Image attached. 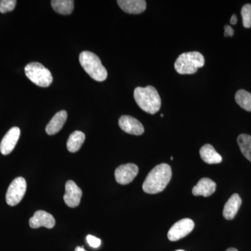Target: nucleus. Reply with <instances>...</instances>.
<instances>
[{
	"mask_svg": "<svg viewBox=\"0 0 251 251\" xmlns=\"http://www.w3.org/2000/svg\"><path fill=\"white\" fill-rule=\"evenodd\" d=\"M79 61L84 70L94 80L103 82L108 77V72L97 54L89 51L81 52Z\"/></svg>",
	"mask_w": 251,
	"mask_h": 251,
	"instance_id": "7ed1b4c3",
	"label": "nucleus"
},
{
	"mask_svg": "<svg viewBox=\"0 0 251 251\" xmlns=\"http://www.w3.org/2000/svg\"><path fill=\"white\" fill-rule=\"evenodd\" d=\"M27 190V182L23 177L16 178L11 183L6 194V203L9 206L17 205L22 201Z\"/></svg>",
	"mask_w": 251,
	"mask_h": 251,
	"instance_id": "423d86ee",
	"label": "nucleus"
},
{
	"mask_svg": "<svg viewBox=\"0 0 251 251\" xmlns=\"http://www.w3.org/2000/svg\"><path fill=\"white\" fill-rule=\"evenodd\" d=\"M133 96L135 102L143 111L150 115H154L159 111L161 106V99L158 91L153 86L136 87Z\"/></svg>",
	"mask_w": 251,
	"mask_h": 251,
	"instance_id": "f03ea898",
	"label": "nucleus"
},
{
	"mask_svg": "<svg viewBox=\"0 0 251 251\" xmlns=\"http://www.w3.org/2000/svg\"><path fill=\"white\" fill-rule=\"evenodd\" d=\"M75 251H86L83 247H77Z\"/></svg>",
	"mask_w": 251,
	"mask_h": 251,
	"instance_id": "bb28decb",
	"label": "nucleus"
},
{
	"mask_svg": "<svg viewBox=\"0 0 251 251\" xmlns=\"http://www.w3.org/2000/svg\"><path fill=\"white\" fill-rule=\"evenodd\" d=\"M204 65V57L201 52H188L180 54L175 63V69L181 75L194 74Z\"/></svg>",
	"mask_w": 251,
	"mask_h": 251,
	"instance_id": "20e7f679",
	"label": "nucleus"
},
{
	"mask_svg": "<svg viewBox=\"0 0 251 251\" xmlns=\"http://www.w3.org/2000/svg\"><path fill=\"white\" fill-rule=\"evenodd\" d=\"M226 251H238L237 249H234V248H229V249H227Z\"/></svg>",
	"mask_w": 251,
	"mask_h": 251,
	"instance_id": "cd10ccee",
	"label": "nucleus"
},
{
	"mask_svg": "<svg viewBox=\"0 0 251 251\" xmlns=\"http://www.w3.org/2000/svg\"><path fill=\"white\" fill-rule=\"evenodd\" d=\"M237 143L243 155L251 162V135H239L238 136Z\"/></svg>",
	"mask_w": 251,
	"mask_h": 251,
	"instance_id": "aec40b11",
	"label": "nucleus"
},
{
	"mask_svg": "<svg viewBox=\"0 0 251 251\" xmlns=\"http://www.w3.org/2000/svg\"><path fill=\"white\" fill-rule=\"evenodd\" d=\"M29 226L34 229L41 227L51 229L55 226V219L49 213L39 210L36 211L34 216L29 219Z\"/></svg>",
	"mask_w": 251,
	"mask_h": 251,
	"instance_id": "f8f14e48",
	"label": "nucleus"
},
{
	"mask_svg": "<svg viewBox=\"0 0 251 251\" xmlns=\"http://www.w3.org/2000/svg\"><path fill=\"white\" fill-rule=\"evenodd\" d=\"M225 34L224 36H232L234 35V29H232V27L229 25H225Z\"/></svg>",
	"mask_w": 251,
	"mask_h": 251,
	"instance_id": "393cba45",
	"label": "nucleus"
},
{
	"mask_svg": "<svg viewBox=\"0 0 251 251\" xmlns=\"http://www.w3.org/2000/svg\"><path fill=\"white\" fill-rule=\"evenodd\" d=\"M21 135V130L18 127H13L4 135L0 143V151L3 155H8L14 150Z\"/></svg>",
	"mask_w": 251,
	"mask_h": 251,
	"instance_id": "9b49d317",
	"label": "nucleus"
},
{
	"mask_svg": "<svg viewBox=\"0 0 251 251\" xmlns=\"http://www.w3.org/2000/svg\"><path fill=\"white\" fill-rule=\"evenodd\" d=\"M172 178V169L169 165L161 163L153 168L144 181L143 189L148 194L162 192Z\"/></svg>",
	"mask_w": 251,
	"mask_h": 251,
	"instance_id": "f257e3e1",
	"label": "nucleus"
},
{
	"mask_svg": "<svg viewBox=\"0 0 251 251\" xmlns=\"http://www.w3.org/2000/svg\"><path fill=\"white\" fill-rule=\"evenodd\" d=\"M82 192L77 184L72 180H69L65 185V194L64 201L68 206L75 208L80 204Z\"/></svg>",
	"mask_w": 251,
	"mask_h": 251,
	"instance_id": "1a4fd4ad",
	"label": "nucleus"
},
{
	"mask_svg": "<svg viewBox=\"0 0 251 251\" xmlns=\"http://www.w3.org/2000/svg\"><path fill=\"white\" fill-rule=\"evenodd\" d=\"M87 242L91 247L94 248V249L99 248L101 244V241L100 239L92 235L87 236Z\"/></svg>",
	"mask_w": 251,
	"mask_h": 251,
	"instance_id": "b1692460",
	"label": "nucleus"
},
{
	"mask_svg": "<svg viewBox=\"0 0 251 251\" xmlns=\"http://www.w3.org/2000/svg\"><path fill=\"white\" fill-rule=\"evenodd\" d=\"M200 155L202 161L207 164H218L222 162V157L216 151L214 147L209 144H206L201 148Z\"/></svg>",
	"mask_w": 251,
	"mask_h": 251,
	"instance_id": "f3484780",
	"label": "nucleus"
},
{
	"mask_svg": "<svg viewBox=\"0 0 251 251\" xmlns=\"http://www.w3.org/2000/svg\"><path fill=\"white\" fill-rule=\"evenodd\" d=\"M161 117H163V114H161Z\"/></svg>",
	"mask_w": 251,
	"mask_h": 251,
	"instance_id": "c85d7f7f",
	"label": "nucleus"
},
{
	"mask_svg": "<svg viewBox=\"0 0 251 251\" xmlns=\"http://www.w3.org/2000/svg\"><path fill=\"white\" fill-rule=\"evenodd\" d=\"M85 140V133L80 130H75L70 135L68 139L67 150L72 153L76 152L83 145Z\"/></svg>",
	"mask_w": 251,
	"mask_h": 251,
	"instance_id": "a211bd4d",
	"label": "nucleus"
},
{
	"mask_svg": "<svg viewBox=\"0 0 251 251\" xmlns=\"http://www.w3.org/2000/svg\"><path fill=\"white\" fill-rule=\"evenodd\" d=\"M241 14L242 16L243 25L246 28L251 27V4H247L243 6Z\"/></svg>",
	"mask_w": 251,
	"mask_h": 251,
	"instance_id": "4be33fe9",
	"label": "nucleus"
},
{
	"mask_svg": "<svg viewBox=\"0 0 251 251\" xmlns=\"http://www.w3.org/2000/svg\"><path fill=\"white\" fill-rule=\"evenodd\" d=\"M216 188V184L214 181L209 178H202L198 181L197 185L193 187L192 193L196 196L209 197L215 192Z\"/></svg>",
	"mask_w": 251,
	"mask_h": 251,
	"instance_id": "4468645a",
	"label": "nucleus"
},
{
	"mask_svg": "<svg viewBox=\"0 0 251 251\" xmlns=\"http://www.w3.org/2000/svg\"><path fill=\"white\" fill-rule=\"evenodd\" d=\"M235 100L238 105L244 110L251 112V93L244 90L236 92Z\"/></svg>",
	"mask_w": 251,
	"mask_h": 251,
	"instance_id": "412c9836",
	"label": "nucleus"
},
{
	"mask_svg": "<svg viewBox=\"0 0 251 251\" xmlns=\"http://www.w3.org/2000/svg\"><path fill=\"white\" fill-rule=\"evenodd\" d=\"M25 72L26 76L39 87H48L52 84L51 72L41 63H29L25 68Z\"/></svg>",
	"mask_w": 251,
	"mask_h": 251,
	"instance_id": "39448f33",
	"label": "nucleus"
},
{
	"mask_svg": "<svg viewBox=\"0 0 251 251\" xmlns=\"http://www.w3.org/2000/svg\"><path fill=\"white\" fill-rule=\"evenodd\" d=\"M184 251V250H178V251Z\"/></svg>",
	"mask_w": 251,
	"mask_h": 251,
	"instance_id": "c756f323",
	"label": "nucleus"
},
{
	"mask_svg": "<svg viewBox=\"0 0 251 251\" xmlns=\"http://www.w3.org/2000/svg\"><path fill=\"white\" fill-rule=\"evenodd\" d=\"M139 169L133 163L122 165L115 170V176L117 182L122 185L130 184L138 174Z\"/></svg>",
	"mask_w": 251,
	"mask_h": 251,
	"instance_id": "6e6552de",
	"label": "nucleus"
},
{
	"mask_svg": "<svg viewBox=\"0 0 251 251\" xmlns=\"http://www.w3.org/2000/svg\"><path fill=\"white\" fill-rule=\"evenodd\" d=\"M119 126L123 131L128 134L141 135L145 132V128L141 122L129 115H123L120 117Z\"/></svg>",
	"mask_w": 251,
	"mask_h": 251,
	"instance_id": "9d476101",
	"label": "nucleus"
},
{
	"mask_svg": "<svg viewBox=\"0 0 251 251\" xmlns=\"http://www.w3.org/2000/svg\"><path fill=\"white\" fill-rule=\"evenodd\" d=\"M122 11L131 14H140L146 10L147 2L144 0H118L117 1Z\"/></svg>",
	"mask_w": 251,
	"mask_h": 251,
	"instance_id": "ddd939ff",
	"label": "nucleus"
},
{
	"mask_svg": "<svg viewBox=\"0 0 251 251\" xmlns=\"http://www.w3.org/2000/svg\"><path fill=\"white\" fill-rule=\"evenodd\" d=\"M242 203V199L237 193L232 195L224 206L223 215L225 219L228 221L233 219L237 215Z\"/></svg>",
	"mask_w": 251,
	"mask_h": 251,
	"instance_id": "2eb2a0df",
	"label": "nucleus"
},
{
	"mask_svg": "<svg viewBox=\"0 0 251 251\" xmlns=\"http://www.w3.org/2000/svg\"><path fill=\"white\" fill-rule=\"evenodd\" d=\"M51 6L55 12L59 14H72L74 9V1L73 0H52Z\"/></svg>",
	"mask_w": 251,
	"mask_h": 251,
	"instance_id": "6ab92c4d",
	"label": "nucleus"
},
{
	"mask_svg": "<svg viewBox=\"0 0 251 251\" xmlns=\"http://www.w3.org/2000/svg\"><path fill=\"white\" fill-rule=\"evenodd\" d=\"M67 116L66 110H61L56 113L46 126V131L47 134L52 135L58 133L67 122Z\"/></svg>",
	"mask_w": 251,
	"mask_h": 251,
	"instance_id": "dca6fc26",
	"label": "nucleus"
},
{
	"mask_svg": "<svg viewBox=\"0 0 251 251\" xmlns=\"http://www.w3.org/2000/svg\"><path fill=\"white\" fill-rule=\"evenodd\" d=\"M237 23V17L235 14L232 15V17L230 18V23L232 25H236Z\"/></svg>",
	"mask_w": 251,
	"mask_h": 251,
	"instance_id": "a878e982",
	"label": "nucleus"
},
{
	"mask_svg": "<svg viewBox=\"0 0 251 251\" xmlns=\"http://www.w3.org/2000/svg\"><path fill=\"white\" fill-rule=\"evenodd\" d=\"M195 224L193 220L184 219L177 221L172 226L168 232V238L172 242H176L182 239L192 232Z\"/></svg>",
	"mask_w": 251,
	"mask_h": 251,
	"instance_id": "0eeeda50",
	"label": "nucleus"
},
{
	"mask_svg": "<svg viewBox=\"0 0 251 251\" xmlns=\"http://www.w3.org/2000/svg\"><path fill=\"white\" fill-rule=\"evenodd\" d=\"M16 0H1L0 1V13L5 14L13 11L16 6Z\"/></svg>",
	"mask_w": 251,
	"mask_h": 251,
	"instance_id": "5701e85b",
	"label": "nucleus"
}]
</instances>
